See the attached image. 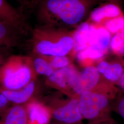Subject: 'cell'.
<instances>
[{
	"label": "cell",
	"instance_id": "cell-1",
	"mask_svg": "<svg viewBox=\"0 0 124 124\" xmlns=\"http://www.w3.org/2000/svg\"><path fill=\"white\" fill-rule=\"evenodd\" d=\"M97 0H41L37 10L41 25L77 29Z\"/></svg>",
	"mask_w": 124,
	"mask_h": 124
},
{
	"label": "cell",
	"instance_id": "cell-2",
	"mask_svg": "<svg viewBox=\"0 0 124 124\" xmlns=\"http://www.w3.org/2000/svg\"><path fill=\"white\" fill-rule=\"evenodd\" d=\"M76 29L40 25L34 30L36 49L42 55L65 56L74 48Z\"/></svg>",
	"mask_w": 124,
	"mask_h": 124
},
{
	"label": "cell",
	"instance_id": "cell-3",
	"mask_svg": "<svg viewBox=\"0 0 124 124\" xmlns=\"http://www.w3.org/2000/svg\"><path fill=\"white\" fill-rule=\"evenodd\" d=\"M79 102L82 117L93 120L99 119L102 111L108 104V99L104 95L91 91L80 93Z\"/></svg>",
	"mask_w": 124,
	"mask_h": 124
},
{
	"label": "cell",
	"instance_id": "cell-4",
	"mask_svg": "<svg viewBox=\"0 0 124 124\" xmlns=\"http://www.w3.org/2000/svg\"><path fill=\"white\" fill-rule=\"evenodd\" d=\"M99 77V72L96 67H87L78 75L72 87L77 93L90 91L97 85Z\"/></svg>",
	"mask_w": 124,
	"mask_h": 124
},
{
	"label": "cell",
	"instance_id": "cell-5",
	"mask_svg": "<svg viewBox=\"0 0 124 124\" xmlns=\"http://www.w3.org/2000/svg\"><path fill=\"white\" fill-rule=\"evenodd\" d=\"M123 14L120 6L108 2L91 11L89 14L87 22L102 25L107 21Z\"/></svg>",
	"mask_w": 124,
	"mask_h": 124
},
{
	"label": "cell",
	"instance_id": "cell-6",
	"mask_svg": "<svg viewBox=\"0 0 124 124\" xmlns=\"http://www.w3.org/2000/svg\"><path fill=\"white\" fill-rule=\"evenodd\" d=\"M53 116L58 121L70 124L77 123L83 118L77 100H71L64 106L58 108L54 112Z\"/></svg>",
	"mask_w": 124,
	"mask_h": 124
},
{
	"label": "cell",
	"instance_id": "cell-7",
	"mask_svg": "<svg viewBox=\"0 0 124 124\" xmlns=\"http://www.w3.org/2000/svg\"><path fill=\"white\" fill-rule=\"evenodd\" d=\"M31 78V71L26 67H23L17 71L8 69L5 72L4 83L10 90H17L28 84Z\"/></svg>",
	"mask_w": 124,
	"mask_h": 124
},
{
	"label": "cell",
	"instance_id": "cell-8",
	"mask_svg": "<svg viewBox=\"0 0 124 124\" xmlns=\"http://www.w3.org/2000/svg\"><path fill=\"white\" fill-rule=\"evenodd\" d=\"M92 24L88 46L106 53L110 45L111 34L102 25Z\"/></svg>",
	"mask_w": 124,
	"mask_h": 124
},
{
	"label": "cell",
	"instance_id": "cell-9",
	"mask_svg": "<svg viewBox=\"0 0 124 124\" xmlns=\"http://www.w3.org/2000/svg\"><path fill=\"white\" fill-rule=\"evenodd\" d=\"M0 22L18 26H25L22 13L7 0H0Z\"/></svg>",
	"mask_w": 124,
	"mask_h": 124
},
{
	"label": "cell",
	"instance_id": "cell-10",
	"mask_svg": "<svg viewBox=\"0 0 124 124\" xmlns=\"http://www.w3.org/2000/svg\"><path fill=\"white\" fill-rule=\"evenodd\" d=\"M78 74L72 67L66 66L53 72L50 76V80L64 88L68 85L73 86Z\"/></svg>",
	"mask_w": 124,
	"mask_h": 124
},
{
	"label": "cell",
	"instance_id": "cell-11",
	"mask_svg": "<svg viewBox=\"0 0 124 124\" xmlns=\"http://www.w3.org/2000/svg\"><path fill=\"white\" fill-rule=\"evenodd\" d=\"M92 26V24L87 21L81 24L76 29L74 37V49L76 51H81L88 46Z\"/></svg>",
	"mask_w": 124,
	"mask_h": 124
},
{
	"label": "cell",
	"instance_id": "cell-12",
	"mask_svg": "<svg viewBox=\"0 0 124 124\" xmlns=\"http://www.w3.org/2000/svg\"><path fill=\"white\" fill-rule=\"evenodd\" d=\"M97 68L99 73L112 81L118 80L122 74L123 69L120 63L111 64L105 61H101L98 63Z\"/></svg>",
	"mask_w": 124,
	"mask_h": 124
},
{
	"label": "cell",
	"instance_id": "cell-13",
	"mask_svg": "<svg viewBox=\"0 0 124 124\" xmlns=\"http://www.w3.org/2000/svg\"><path fill=\"white\" fill-rule=\"evenodd\" d=\"M34 83L32 82L21 91L8 90L3 91L2 94L8 100L17 103H21L26 102L31 97L34 92Z\"/></svg>",
	"mask_w": 124,
	"mask_h": 124
},
{
	"label": "cell",
	"instance_id": "cell-14",
	"mask_svg": "<svg viewBox=\"0 0 124 124\" xmlns=\"http://www.w3.org/2000/svg\"><path fill=\"white\" fill-rule=\"evenodd\" d=\"M28 114L32 122L47 124L50 120L49 112L44 107L38 104H33L29 107Z\"/></svg>",
	"mask_w": 124,
	"mask_h": 124
},
{
	"label": "cell",
	"instance_id": "cell-15",
	"mask_svg": "<svg viewBox=\"0 0 124 124\" xmlns=\"http://www.w3.org/2000/svg\"><path fill=\"white\" fill-rule=\"evenodd\" d=\"M27 115L24 108L20 106L12 108L6 116L5 124H26Z\"/></svg>",
	"mask_w": 124,
	"mask_h": 124
},
{
	"label": "cell",
	"instance_id": "cell-16",
	"mask_svg": "<svg viewBox=\"0 0 124 124\" xmlns=\"http://www.w3.org/2000/svg\"><path fill=\"white\" fill-rule=\"evenodd\" d=\"M102 26L104 27L110 34L124 32V14L113 18L104 23Z\"/></svg>",
	"mask_w": 124,
	"mask_h": 124
},
{
	"label": "cell",
	"instance_id": "cell-17",
	"mask_svg": "<svg viewBox=\"0 0 124 124\" xmlns=\"http://www.w3.org/2000/svg\"><path fill=\"white\" fill-rule=\"evenodd\" d=\"M23 27L0 22V44L6 43L14 33L20 31Z\"/></svg>",
	"mask_w": 124,
	"mask_h": 124
},
{
	"label": "cell",
	"instance_id": "cell-18",
	"mask_svg": "<svg viewBox=\"0 0 124 124\" xmlns=\"http://www.w3.org/2000/svg\"><path fill=\"white\" fill-rule=\"evenodd\" d=\"M106 53L91 46H88L86 48L79 52L77 55V58L80 61L88 59L98 60L102 58Z\"/></svg>",
	"mask_w": 124,
	"mask_h": 124
},
{
	"label": "cell",
	"instance_id": "cell-19",
	"mask_svg": "<svg viewBox=\"0 0 124 124\" xmlns=\"http://www.w3.org/2000/svg\"><path fill=\"white\" fill-rule=\"evenodd\" d=\"M110 46L114 53L124 55V32L114 35L111 38Z\"/></svg>",
	"mask_w": 124,
	"mask_h": 124
},
{
	"label": "cell",
	"instance_id": "cell-20",
	"mask_svg": "<svg viewBox=\"0 0 124 124\" xmlns=\"http://www.w3.org/2000/svg\"><path fill=\"white\" fill-rule=\"evenodd\" d=\"M36 70L41 75L50 76L53 72L52 66L42 58H36L34 61Z\"/></svg>",
	"mask_w": 124,
	"mask_h": 124
},
{
	"label": "cell",
	"instance_id": "cell-21",
	"mask_svg": "<svg viewBox=\"0 0 124 124\" xmlns=\"http://www.w3.org/2000/svg\"><path fill=\"white\" fill-rule=\"evenodd\" d=\"M69 63V59L66 56H57L54 57L51 65L55 68H62L67 66Z\"/></svg>",
	"mask_w": 124,
	"mask_h": 124
},
{
	"label": "cell",
	"instance_id": "cell-22",
	"mask_svg": "<svg viewBox=\"0 0 124 124\" xmlns=\"http://www.w3.org/2000/svg\"><path fill=\"white\" fill-rule=\"evenodd\" d=\"M118 112L120 116L124 120V98L121 100L119 104Z\"/></svg>",
	"mask_w": 124,
	"mask_h": 124
},
{
	"label": "cell",
	"instance_id": "cell-23",
	"mask_svg": "<svg viewBox=\"0 0 124 124\" xmlns=\"http://www.w3.org/2000/svg\"><path fill=\"white\" fill-rule=\"evenodd\" d=\"M94 121H95L91 124H116L114 122L109 120H107L106 119H103L102 118H100Z\"/></svg>",
	"mask_w": 124,
	"mask_h": 124
},
{
	"label": "cell",
	"instance_id": "cell-24",
	"mask_svg": "<svg viewBox=\"0 0 124 124\" xmlns=\"http://www.w3.org/2000/svg\"><path fill=\"white\" fill-rule=\"evenodd\" d=\"M8 100L2 93L0 94V108H4L7 104Z\"/></svg>",
	"mask_w": 124,
	"mask_h": 124
},
{
	"label": "cell",
	"instance_id": "cell-25",
	"mask_svg": "<svg viewBox=\"0 0 124 124\" xmlns=\"http://www.w3.org/2000/svg\"><path fill=\"white\" fill-rule=\"evenodd\" d=\"M104 0L109 3L117 5L120 6V7L122 5V0Z\"/></svg>",
	"mask_w": 124,
	"mask_h": 124
},
{
	"label": "cell",
	"instance_id": "cell-26",
	"mask_svg": "<svg viewBox=\"0 0 124 124\" xmlns=\"http://www.w3.org/2000/svg\"><path fill=\"white\" fill-rule=\"evenodd\" d=\"M120 85L121 87L124 89V72L120 78Z\"/></svg>",
	"mask_w": 124,
	"mask_h": 124
},
{
	"label": "cell",
	"instance_id": "cell-27",
	"mask_svg": "<svg viewBox=\"0 0 124 124\" xmlns=\"http://www.w3.org/2000/svg\"><path fill=\"white\" fill-rule=\"evenodd\" d=\"M62 124H67V123H62Z\"/></svg>",
	"mask_w": 124,
	"mask_h": 124
},
{
	"label": "cell",
	"instance_id": "cell-28",
	"mask_svg": "<svg viewBox=\"0 0 124 124\" xmlns=\"http://www.w3.org/2000/svg\"><path fill=\"white\" fill-rule=\"evenodd\" d=\"M1 45V44H0V45Z\"/></svg>",
	"mask_w": 124,
	"mask_h": 124
}]
</instances>
